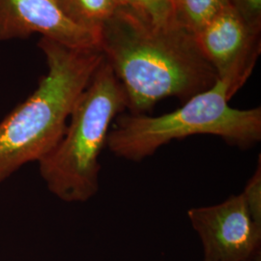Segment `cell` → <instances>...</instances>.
Masks as SVG:
<instances>
[{
	"instance_id": "cell-6",
	"label": "cell",
	"mask_w": 261,
	"mask_h": 261,
	"mask_svg": "<svg viewBox=\"0 0 261 261\" xmlns=\"http://www.w3.org/2000/svg\"><path fill=\"white\" fill-rule=\"evenodd\" d=\"M33 33L66 47L91 48L99 47L101 28L76 21L58 0H0V40Z\"/></svg>"
},
{
	"instance_id": "cell-13",
	"label": "cell",
	"mask_w": 261,
	"mask_h": 261,
	"mask_svg": "<svg viewBox=\"0 0 261 261\" xmlns=\"http://www.w3.org/2000/svg\"><path fill=\"white\" fill-rule=\"evenodd\" d=\"M252 261H261V252L257 253L256 256H255Z\"/></svg>"
},
{
	"instance_id": "cell-9",
	"label": "cell",
	"mask_w": 261,
	"mask_h": 261,
	"mask_svg": "<svg viewBox=\"0 0 261 261\" xmlns=\"http://www.w3.org/2000/svg\"><path fill=\"white\" fill-rule=\"evenodd\" d=\"M119 2L120 6L152 28L180 27L176 21L174 0H119Z\"/></svg>"
},
{
	"instance_id": "cell-10",
	"label": "cell",
	"mask_w": 261,
	"mask_h": 261,
	"mask_svg": "<svg viewBox=\"0 0 261 261\" xmlns=\"http://www.w3.org/2000/svg\"><path fill=\"white\" fill-rule=\"evenodd\" d=\"M66 13L79 22L101 28L120 7L119 0H58Z\"/></svg>"
},
{
	"instance_id": "cell-8",
	"label": "cell",
	"mask_w": 261,
	"mask_h": 261,
	"mask_svg": "<svg viewBox=\"0 0 261 261\" xmlns=\"http://www.w3.org/2000/svg\"><path fill=\"white\" fill-rule=\"evenodd\" d=\"M176 21L194 35L228 6V0H174Z\"/></svg>"
},
{
	"instance_id": "cell-1",
	"label": "cell",
	"mask_w": 261,
	"mask_h": 261,
	"mask_svg": "<svg viewBox=\"0 0 261 261\" xmlns=\"http://www.w3.org/2000/svg\"><path fill=\"white\" fill-rule=\"evenodd\" d=\"M99 47L132 114H144L168 97L186 102L218 80L192 32L152 28L122 6L101 25Z\"/></svg>"
},
{
	"instance_id": "cell-11",
	"label": "cell",
	"mask_w": 261,
	"mask_h": 261,
	"mask_svg": "<svg viewBox=\"0 0 261 261\" xmlns=\"http://www.w3.org/2000/svg\"><path fill=\"white\" fill-rule=\"evenodd\" d=\"M243 196L253 220L261 225V161L258 157L256 169L243 191Z\"/></svg>"
},
{
	"instance_id": "cell-2",
	"label": "cell",
	"mask_w": 261,
	"mask_h": 261,
	"mask_svg": "<svg viewBox=\"0 0 261 261\" xmlns=\"http://www.w3.org/2000/svg\"><path fill=\"white\" fill-rule=\"evenodd\" d=\"M47 73L35 91L0 121V186L56 148L80 97L105 60L99 47L74 48L42 38Z\"/></svg>"
},
{
	"instance_id": "cell-3",
	"label": "cell",
	"mask_w": 261,
	"mask_h": 261,
	"mask_svg": "<svg viewBox=\"0 0 261 261\" xmlns=\"http://www.w3.org/2000/svg\"><path fill=\"white\" fill-rule=\"evenodd\" d=\"M244 84L224 76L174 112L159 116L118 115L107 147L114 156L133 162L153 156L173 140L196 135L219 137L231 146L251 148L261 140V109L238 110L229 106V100Z\"/></svg>"
},
{
	"instance_id": "cell-7",
	"label": "cell",
	"mask_w": 261,
	"mask_h": 261,
	"mask_svg": "<svg viewBox=\"0 0 261 261\" xmlns=\"http://www.w3.org/2000/svg\"><path fill=\"white\" fill-rule=\"evenodd\" d=\"M195 38L218 79L232 76L245 84L252 75L260 54V33L253 31L231 6L220 12Z\"/></svg>"
},
{
	"instance_id": "cell-5",
	"label": "cell",
	"mask_w": 261,
	"mask_h": 261,
	"mask_svg": "<svg viewBox=\"0 0 261 261\" xmlns=\"http://www.w3.org/2000/svg\"><path fill=\"white\" fill-rule=\"evenodd\" d=\"M187 214L200 238L204 259L252 261L260 252L261 225L249 212L242 194L215 205L191 208Z\"/></svg>"
},
{
	"instance_id": "cell-14",
	"label": "cell",
	"mask_w": 261,
	"mask_h": 261,
	"mask_svg": "<svg viewBox=\"0 0 261 261\" xmlns=\"http://www.w3.org/2000/svg\"><path fill=\"white\" fill-rule=\"evenodd\" d=\"M203 261H210V260H208V259H204V258H203Z\"/></svg>"
},
{
	"instance_id": "cell-12",
	"label": "cell",
	"mask_w": 261,
	"mask_h": 261,
	"mask_svg": "<svg viewBox=\"0 0 261 261\" xmlns=\"http://www.w3.org/2000/svg\"><path fill=\"white\" fill-rule=\"evenodd\" d=\"M231 7L253 31L261 32V0H228Z\"/></svg>"
},
{
	"instance_id": "cell-4",
	"label": "cell",
	"mask_w": 261,
	"mask_h": 261,
	"mask_svg": "<svg viewBox=\"0 0 261 261\" xmlns=\"http://www.w3.org/2000/svg\"><path fill=\"white\" fill-rule=\"evenodd\" d=\"M126 109V93L105 59L75 105L62 139L38 163L54 196L67 203H84L96 196L100 155L112 123Z\"/></svg>"
}]
</instances>
